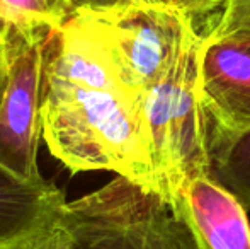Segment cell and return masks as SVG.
Here are the masks:
<instances>
[{
	"instance_id": "6da1fadb",
	"label": "cell",
	"mask_w": 250,
	"mask_h": 249,
	"mask_svg": "<svg viewBox=\"0 0 250 249\" xmlns=\"http://www.w3.org/2000/svg\"><path fill=\"white\" fill-rule=\"evenodd\" d=\"M142 101L125 86L107 45L75 14L44 41L41 126L72 174L112 171L158 191Z\"/></svg>"
},
{
	"instance_id": "7a4b0ae2",
	"label": "cell",
	"mask_w": 250,
	"mask_h": 249,
	"mask_svg": "<svg viewBox=\"0 0 250 249\" xmlns=\"http://www.w3.org/2000/svg\"><path fill=\"white\" fill-rule=\"evenodd\" d=\"M196 34L143 96L142 113L160 195L177 202L192 178L211 174L209 118L199 92Z\"/></svg>"
},
{
	"instance_id": "3957f363",
	"label": "cell",
	"mask_w": 250,
	"mask_h": 249,
	"mask_svg": "<svg viewBox=\"0 0 250 249\" xmlns=\"http://www.w3.org/2000/svg\"><path fill=\"white\" fill-rule=\"evenodd\" d=\"M75 249H201L184 212L125 176L66 203Z\"/></svg>"
},
{
	"instance_id": "277c9868",
	"label": "cell",
	"mask_w": 250,
	"mask_h": 249,
	"mask_svg": "<svg viewBox=\"0 0 250 249\" xmlns=\"http://www.w3.org/2000/svg\"><path fill=\"white\" fill-rule=\"evenodd\" d=\"M77 14L87 17L99 31L125 86L140 99L198 34L196 17L167 3H142Z\"/></svg>"
},
{
	"instance_id": "5b68a950",
	"label": "cell",
	"mask_w": 250,
	"mask_h": 249,
	"mask_svg": "<svg viewBox=\"0 0 250 249\" xmlns=\"http://www.w3.org/2000/svg\"><path fill=\"white\" fill-rule=\"evenodd\" d=\"M48 33L7 31L9 70L0 97V167L29 183L43 181L38 149L43 140L44 41Z\"/></svg>"
},
{
	"instance_id": "8992f818",
	"label": "cell",
	"mask_w": 250,
	"mask_h": 249,
	"mask_svg": "<svg viewBox=\"0 0 250 249\" xmlns=\"http://www.w3.org/2000/svg\"><path fill=\"white\" fill-rule=\"evenodd\" d=\"M199 92L209 135H231L250 126V31L201 36Z\"/></svg>"
},
{
	"instance_id": "52a82bcc",
	"label": "cell",
	"mask_w": 250,
	"mask_h": 249,
	"mask_svg": "<svg viewBox=\"0 0 250 249\" xmlns=\"http://www.w3.org/2000/svg\"><path fill=\"white\" fill-rule=\"evenodd\" d=\"M201 249H250L245 206L213 174L192 178L177 198Z\"/></svg>"
},
{
	"instance_id": "ba28073f",
	"label": "cell",
	"mask_w": 250,
	"mask_h": 249,
	"mask_svg": "<svg viewBox=\"0 0 250 249\" xmlns=\"http://www.w3.org/2000/svg\"><path fill=\"white\" fill-rule=\"evenodd\" d=\"M65 193L46 180L29 183L0 167V249H10L62 215Z\"/></svg>"
},
{
	"instance_id": "9c48e42d",
	"label": "cell",
	"mask_w": 250,
	"mask_h": 249,
	"mask_svg": "<svg viewBox=\"0 0 250 249\" xmlns=\"http://www.w3.org/2000/svg\"><path fill=\"white\" fill-rule=\"evenodd\" d=\"M211 174L250 210V126L231 135H209Z\"/></svg>"
},
{
	"instance_id": "30bf717a",
	"label": "cell",
	"mask_w": 250,
	"mask_h": 249,
	"mask_svg": "<svg viewBox=\"0 0 250 249\" xmlns=\"http://www.w3.org/2000/svg\"><path fill=\"white\" fill-rule=\"evenodd\" d=\"M72 16V0H0L2 33H50Z\"/></svg>"
},
{
	"instance_id": "8fae6325",
	"label": "cell",
	"mask_w": 250,
	"mask_h": 249,
	"mask_svg": "<svg viewBox=\"0 0 250 249\" xmlns=\"http://www.w3.org/2000/svg\"><path fill=\"white\" fill-rule=\"evenodd\" d=\"M10 249H75V236L65 219V210Z\"/></svg>"
},
{
	"instance_id": "7c38bea8",
	"label": "cell",
	"mask_w": 250,
	"mask_h": 249,
	"mask_svg": "<svg viewBox=\"0 0 250 249\" xmlns=\"http://www.w3.org/2000/svg\"><path fill=\"white\" fill-rule=\"evenodd\" d=\"M208 31H250V0H221L216 17Z\"/></svg>"
},
{
	"instance_id": "4fadbf2b",
	"label": "cell",
	"mask_w": 250,
	"mask_h": 249,
	"mask_svg": "<svg viewBox=\"0 0 250 249\" xmlns=\"http://www.w3.org/2000/svg\"><path fill=\"white\" fill-rule=\"evenodd\" d=\"M142 3H165L164 0H72L73 14L83 10H102L125 5H142ZM168 5V3H167Z\"/></svg>"
},
{
	"instance_id": "5bb4252c",
	"label": "cell",
	"mask_w": 250,
	"mask_h": 249,
	"mask_svg": "<svg viewBox=\"0 0 250 249\" xmlns=\"http://www.w3.org/2000/svg\"><path fill=\"white\" fill-rule=\"evenodd\" d=\"M164 2L172 7H177V9L184 10L194 17H199L220 9L221 0H164Z\"/></svg>"
},
{
	"instance_id": "9a60e30c",
	"label": "cell",
	"mask_w": 250,
	"mask_h": 249,
	"mask_svg": "<svg viewBox=\"0 0 250 249\" xmlns=\"http://www.w3.org/2000/svg\"><path fill=\"white\" fill-rule=\"evenodd\" d=\"M7 70H9V57H7V40H5V33H2V31H0V97H2L3 87H5Z\"/></svg>"
}]
</instances>
